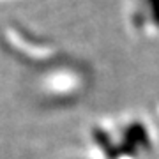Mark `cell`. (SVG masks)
Returning <instances> with one entry per match:
<instances>
[{
    "instance_id": "obj_1",
    "label": "cell",
    "mask_w": 159,
    "mask_h": 159,
    "mask_svg": "<svg viewBox=\"0 0 159 159\" xmlns=\"http://www.w3.org/2000/svg\"><path fill=\"white\" fill-rule=\"evenodd\" d=\"M94 142L99 145V148L106 154V157H108V159H117L120 156L119 147L111 142V138H110V134L106 133V131L94 129Z\"/></svg>"
},
{
    "instance_id": "obj_2",
    "label": "cell",
    "mask_w": 159,
    "mask_h": 159,
    "mask_svg": "<svg viewBox=\"0 0 159 159\" xmlns=\"http://www.w3.org/2000/svg\"><path fill=\"white\" fill-rule=\"evenodd\" d=\"M125 140H129L131 143H134L136 147H147L148 145V136H147V129L143 127L142 124H138V122H134V124H131L127 129H125V134H124Z\"/></svg>"
},
{
    "instance_id": "obj_3",
    "label": "cell",
    "mask_w": 159,
    "mask_h": 159,
    "mask_svg": "<svg viewBox=\"0 0 159 159\" xmlns=\"http://www.w3.org/2000/svg\"><path fill=\"white\" fill-rule=\"evenodd\" d=\"M148 9H150V16L156 27H159V0H147Z\"/></svg>"
}]
</instances>
